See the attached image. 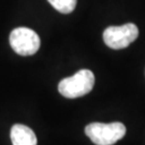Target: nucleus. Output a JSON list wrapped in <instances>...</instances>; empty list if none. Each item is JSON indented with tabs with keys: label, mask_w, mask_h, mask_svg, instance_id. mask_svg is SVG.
<instances>
[{
	"label": "nucleus",
	"mask_w": 145,
	"mask_h": 145,
	"mask_svg": "<svg viewBox=\"0 0 145 145\" xmlns=\"http://www.w3.org/2000/svg\"><path fill=\"white\" fill-rule=\"evenodd\" d=\"M95 85V75L90 70L82 69L72 76L60 81L58 90L60 95L69 99L83 97L91 91Z\"/></svg>",
	"instance_id": "1"
},
{
	"label": "nucleus",
	"mask_w": 145,
	"mask_h": 145,
	"mask_svg": "<svg viewBox=\"0 0 145 145\" xmlns=\"http://www.w3.org/2000/svg\"><path fill=\"white\" fill-rule=\"evenodd\" d=\"M85 133L96 145H113L126 135V127L121 123H91L86 126Z\"/></svg>",
	"instance_id": "2"
},
{
	"label": "nucleus",
	"mask_w": 145,
	"mask_h": 145,
	"mask_svg": "<svg viewBox=\"0 0 145 145\" xmlns=\"http://www.w3.org/2000/svg\"><path fill=\"white\" fill-rule=\"evenodd\" d=\"M10 44L16 54L22 56H31L39 51L41 42L37 32L32 29L18 27L11 32Z\"/></svg>",
	"instance_id": "3"
},
{
	"label": "nucleus",
	"mask_w": 145,
	"mask_h": 145,
	"mask_svg": "<svg viewBox=\"0 0 145 145\" xmlns=\"http://www.w3.org/2000/svg\"><path fill=\"white\" fill-rule=\"evenodd\" d=\"M139 36V29L135 24L108 27L103 32L104 43L113 50H121L129 46Z\"/></svg>",
	"instance_id": "4"
},
{
	"label": "nucleus",
	"mask_w": 145,
	"mask_h": 145,
	"mask_svg": "<svg viewBox=\"0 0 145 145\" xmlns=\"http://www.w3.org/2000/svg\"><path fill=\"white\" fill-rule=\"evenodd\" d=\"M10 135L13 145H37L38 143L35 132L25 125H14Z\"/></svg>",
	"instance_id": "5"
},
{
	"label": "nucleus",
	"mask_w": 145,
	"mask_h": 145,
	"mask_svg": "<svg viewBox=\"0 0 145 145\" xmlns=\"http://www.w3.org/2000/svg\"><path fill=\"white\" fill-rule=\"evenodd\" d=\"M51 5L63 14L71 13L76 5V0H47Z\"/></svg>",
	"instance_id": "6"
}]
</instances>
